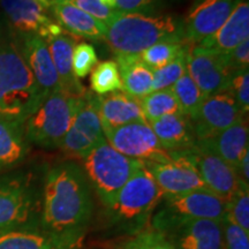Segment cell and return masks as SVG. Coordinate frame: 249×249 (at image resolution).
Instances as JSON below:
<instances>
[{
    "label": "cell",
    "mask_w": 249,
    "mask_h": 249,
    "mask_svg": "<svg viewBox=\"0 0 249 249\" xmlns=\"http://www.w3.org/2000/svg\"><path fill=\"white\" fill-rule=\"evenodd\" d=\"M91 213V192L85 171L71 161L50 170L43 191V223L51 235L60 240L79 234Z\"/></svg>",
    "instance_id": "6da1fadb"
},
{
    "label": "cell",
    "mask_w": 249,
    "mask_h": 249,
    "mask_svg": "<svg viewBox=\"0 0 249 249\" xmlns=\"http://www.w3.org/2000/svg\"><path fill=\"white\" fill-rule=\"evenodd\" d=\"M44 98L22 52L0 43V119L23 126Z\"/></svg>",
    "instance_id": "7a4b0ae2"
},
{
    "label": "cell",
    "mask_w": 249,
    "mask_h": 249,
    "mask_svg": "<svg viewBox=\"0 0 249 249\" xmlns=\"http://www.w3.org/2000/svg\"><path fill=\"white\" fill-rule=\"evenodd\" d=\"M164 39H183L182 21L170 14L121 13L107 26L105 36L116 55L141 54Z\"/></svg>",
    "instance_id": "3957f363"
},
{
    "label": "cell",
    "mask_w": 249,
    "mask_h": 249,
    "mask_svg": "<svg viewBox=\"0 0 249 249\" xmlns=\"http://www.w3.org/2000/svg\"><path fill=\"white\" fill-rule=\"evenodd\" d=\"M82 160L87 179L108 209L123 186L143 165L141 160L120 154L107 140L93 148Z\"/></svg>",
    "instance_id": "277c9868"
},
{
    "label": "cell",
    "mask_w": 249,
    "mask_h": 249,
    "mask_svg": "<svg viewBox=\"0 0 249 249\" xmlns=\"http://www.w3.org/2000/svg\"><path fill=\"white\" fill-rule=\"evenodd\" d=\"M82 98L57 91L43 99L37 110L23 124L28 141L40 147L58 148L70 129Z\"/></svg>",
    "instance_id": "5b68a950"
},
{
    "label": "cell",
    "mask_w": 249,
    "mask_h": 249,
    "mask_svg": "<svg viewBox=\"0 0 249 249\" xmlns=\"http://www.w3.org/2000/svg\"><path fill=\"white\" fill-rule=\"evenodd\" d=\"M152 227L176 249H224L220 222L177 216L164 209L155 217Z\"/></svg>",
    "instance_id": "8992f818"
},
{
    "label": "cell",
    "mask_w": 249,
    "mask_h": 249,
    "mask_svg": "<svg viewBox=\"0 0 249 249\" xmlns=\"http://www.w3.org/2000/svg\"><path fill=\"white\" fill-rule=\"evenodd\" d=\"M164 195L144 163L118 193L110 211L123 220L142 219L157 207Z\"/></svg>",
    "instance_id": "52a82bcc"
},
{
    "label": "cell",
    "mask_w": 249,
    "mask_h": 249,
    "mask_svg": "<svg viewBox=\"0 0 249 249\" xmlns=\"http://www.w3.org/2000/svg\"><path fill=\"white\" fill-rule=\"evenodd\" d=\"M103 132L108 144L126 157L143 163L171 160V154L164 150L147 121L104 128Z\"/></svg>",
    "instance_id": "ba28073f"
},
{
    "label": "cell",
    "mask_w": 249,
    "mask_h": 249,
    "mask_svg": "<svg viewBox=\"0 0 249 249\" xmlns=\"http://www.w3.org/2000/svg\"><path fill=\"white\" fill-rule=\"evenodd\" d=\"M186 71L205 98L226 91L233 71L226 61V54L187 43L185 52Z\"/></svg>",
    "instance_id": "9c48e42d"
},
{
    "label": "cell",
    "mask_w": 249,
    "mask_h": 249,
    "mask_svg": "<svg viewBox=\"0 0 249 249\" xmlns=\"http://www.w3.org/2000/svg\"><path fill=\"white\" fill-rule=\"evenodd\" d=\"M35 205V195L24 177H0V233L26 225Z\"/></svg>",
    "instance_id": "30bf717a"
},
{
    "label": "cell",
    "mask_w": 249,
    "mask_h": 249,
    "mask_svg": "<svg viewBox=\"0 0 249 249\" xmlns=\"http://www.w3.org/2000/svg\"><path fill=\"white\" fill-rule=\"evenodd\" d=\"M105 136L91 93L86 92L70 129L58 148L70 158L83 160Z\"/></svg>",
    "instance_id": "8fae6325"
},
{
    "label": "cell",
    "mask_w": 249,
    "mask_h": 249,
    "mask_svg": "<svg viewBox=\"0 0 249 249\" xmlns=\"http://www.w3.org/2000/svg\"><path fill=\"white\" fill-rule=\"evenodd\" d=\"M182 152L194 164L205 188L226 202L235 194L242 183H245L231 165L209 149L196 143L194 148Z\"/></svg>",
    "instance_id": "7c38bea8"
},
{
    "label": "cell",
    "mask_w": 249,
    "mask_h": 249,
    "mask_svg": "<svg viewBox=\"0 0 249 249\" xmlns=\"http://www.w3.org/2000/svg\"><path fill=\"white\" fill-rule=\"evenodd\" d=\"M170 154V160L144 163L164 196L207 189L194 164L182 151Z\"/></svg>",
    "instance_id": "4fadbf2b"
},
{
    "label": "cell",
    "mask_w": 249,
    "mask_h": 249,
    "mask_svg": "<svg viewBox=\"0 0 249 249\" xmlns=\"http://www.w3.org/2000/svg\"><path fill=\"white\" fill-rule=\"evenodd\" d=\"M240 0H195L182 21L183 39L198 44L226 22Z\"/></svg>",
    "instance_id": "5bb4252c"
},
{
    "label": "cell",
    "mask_w": 249,
    "mask_h": 249,
    "mask_svg": "<svg viewBox=\"0 0 249 249\" xmlns=\"http://www.w3.org/2000/svg\"><path fill=\"white\" fill-rule=\"evenodd\" d=\"M242 119H245V114L231 93L223 91L208 96L192 121L196 141L213 138Z\"/></svg>",
    "instance_id": "9a60e30c"
},
{
    "label": "cell",
    "mask_w": 249,
    "mask_h": 249,
    "mask_svg": "<svg viewBox=\"0 0 249 249\" xmlns=\"http://www.w3.org/2000/svg\"><path fill=\"white\" fill-rule=\"evenodd\" d=\"M0 5L12 26L23 36L37 35L48 40L65 31L36 0H0Z\"/></svg>",
    "instance_id": "2e32d148"
},
{
    "label": "cell",
    "mask_w": 249,
    "mask_h": 249,
    "mask_svg": "<svg viewBox=\"0 0 249 249\" xmlns=\"http://www.w3.org/2000/svg\"><path fill=\"white\" fill-rule=\"evenodd\" d=\"M163 200L165 210L177 216L220 222L227 213V202L208 189L164 196Z\"/></svg>",
    "instance_id": "e0dca14e"
},
{
    "label": "cell",
    "mask_w": 249,
    "mask_h": 249,
    "mask_svg": "<svg viewBox=\"0 0 249 249\" xmlns=\"http://www.w3.org/2000/svg\"><path fill=\"white\" fill-rule=\"evenodd\" d=\"M91 98L103 129L147 121L143 114L141 99L134 98L123 90L102 96L91 95Z\"/></svg>",
    "instance_id": "ac0fdd59"
},
{
    "label": "cell",
    "mask_w": 249,
    "mask_h": 249,
    "mask_svg": "<svg viewBox=\"0 0 249 249\" xmlns=\"http://www.w3.org/2000/svg\"><path fill=\"white\" fill-rule=\"evenodd\" d=\"M22 55L44 97L62 90L60 80L44 39L37 35L23 36Z\"/></svg>",
    "instance_id": "d6986e66"
},
{
    "label": "cell",
    "mask_w": 249,
    "mask_h": 249,
    "mask_svg": "<svg viewBox=\"0 0 249 249\" xmlns=\"http://www.w3.org/2000/svg\"><path fill=\"white\" fill-rule=\"evenodd\" d=\"M247 39H249V2L248 0H240L220 29L198 43V45L226 54Z\"/></svg>",
    "instance_id": "ffe728a7"
},
{
    "label": "cell",
    "mask_w": 249,
    "mask_h": 249,
    "mask_svg": "<svg viewBox=\"0 0 249 249\" xmlns=\"http://www.w3.org/2000/svg\"><path fill=\"white\" fill-rule=\"evenodd\" d=\"M45 42L60 80L62 91L82 98L87 91L73 73V50L76 45V37L64 31Z\"/></svg>",
    "instance_id": "44dd1931"
},
{
    "label": "cell",
    "mask_w": 249,
    "mask_h": 249,
    "mask_svg": "<svg viewBox=\"0 0 249 249\" xmlns=\"http://www.w3.org/2000/svg\"><path fill=\"white\" fill-rule=\"evenodd\" d=\"M149 124L160 145L167 152L189 150L197 142L192 120L182 113L170 114Z\"/></svg>",
    "instance_id": "7402d4cb"
},
{
    "label": "cell",
    "mask_w": 249,
    "mask_h": 249,
    "mask_svg": "<svg viewBox=\"0 0 249 249\" xmlns=\"http://www.w3.org/2000/svg\"><path fill=\"white\" fill-rule=\"evenodd\" d=\"M55 22L76 38L105 39L107 27L71 2L61 0L52 7Z\"/></svg>",
    "instance_id": "603a6c76"
},
{
    "label": "cell",
    "mask_w": 249,
    "mask_h": 249,
    "mask_svg": "<svg viewBox=\"0 0 249 249\" xmlns=\"http://www.w3.org/2000/svg\"><path fill=\"white\" fill-rule=\"evenodd\" d=\"M248 139V124L245 118L213 138L196 143L214 152L236 171L239 161L249 149Z\"/></svg>",
    "instance_id": "cb8c5ba5"
},
{
    "label": "cell",
    "mask_w": 249,
    "mask_h": 249,
    "mask_svg": "<svg viewBox=\"0 0 249 249\" xmlns=\"http://www.w3.org/2000/svg\"><path fill=\"white\" fill-rule=\"evenodd\" d=\"M116 62L124 92L138 99L152 92L154 71L143 62L140 54L117 55Z\"/></svg>",
    "instance_id": "d4e9b609"
},
{
    "label": "cell",
    "mask_w": 249,
    "mask_h": 249,
    "mask_svg": "<svg viewBox=\"0 0 249 249\" xmlns=\"http://www.w3.org/2000/svg\"><path fill=\"white\" fill-rule=\"evenodd\" d=\"M27 141L22 124L0 119V171L14 167L24 160Z\"/></svg>",
    "instance_id": "484cf974"
},
{
    "label": "cell",
    "mask_w": 249,
    "mask_h": 249,
    "mask_svg": "<svg viewBox=\"0 0 249 249\" xmlns=\"http://www.w3.org/2000/svg\"><path fill=\"white\" fill-rule=\"evenodd\" d=\"M0 249H61L53 235L24 230L0 233Z\"/></svg>",
    "instance_id": "4316f807"
},
{
    "label": "cell",
    "mask_w": 249,
    "mask_h": 249,
    "mask_svg": "<svg viewBox=\"0 0 249 249\" xmlns=\"http://www.w3.org/2000/svg\"><path fill=\"white\" fill-rule=\"evenodd\" d=\"M171 91L178 103L180 112L183 116L188 117L192 121L194 120L205 97L198 89V87L195 85L194 81L192 80V77L187 74V71L174 83L171 88Z\"/></svg>",
    "instance_id": "83f0119b"
},
{
    "label": "cell",
    "mask_w": 249,
    "mask_h": 249,
    "mask_svg": "<svg viewBox=\"0 0 249 249\" xmlns=\"http://www.w3.org/2000/svg\"><path fill=\"white\" fill-rule=\"evenodd\" d=\"M187 42L182 39H164L143 51L140 57L152 71L166 66L186 51Z\"/></svg>",
    "instance_id": "f1b7e54d"
},
{
    "label": "cell",
    "mask_w": 249,
    "mask_h": 249,
    "mask_svg": "<svg viewBox=\"0 0 249 249\" xmlns=\"http://www.w3.org/2000/svg\"><path fill=\"white\" fill-rule=\"evenodd\" d=\"M142 110L148 124L170 114L181 113L171 89L152 91L141 99Z\"/></svg>",
    "instance_id": "f546056e"
},
{
    "label": "cell",
    "mask_w": 249,
    "mask_h": 249,
    "mask_svg": "<svg viewBox=\"0 0 249 249\" xmlns=\"http://www.w3.org/2000/svg\"><path fill=\"white\" fill-rule=\"evenodd\" d=\"M90 87L92 91L99 96L123 90L116 60H105L96 65L91 71Z\"/></svg>",
    "instance_id": "4dcf8cb0"
},
{
    "label": "cell",
    "mask_w": 249,
    "mask_h": 249,
    "mask_svg": "<svg viewBox=\"0 0 249 249\" xmlns=\"http://www.w3.org/2000/svg\"><path fill=\"white\" fill-rule=\"evenodd\" d=\"M226 217L249 233V188L242 183L234 195L227 201Z\"/></svg>",
    "instance_id": "1f68e13d"
},
{
    "label": "cell",
    "mask_w": 249,
    "mask_h": 249,
    "mask_svg": "<svg viewBox=\"0 0 249 249\" xmlns=\"http://www.w3.org/2000/svg\"><path fill=\"white\" fill-rule=\"evenodd\" d=\"M186 52V51H185ZM185 52L174 59L166 66L154 71V80H152V91L171 89L174 83L186 74Z\"/></svg>",
    "instance_id": "d6a6232c"
},
{
    "label": "cell",
    "mask_w": 249,
    "mask_h": 249,
    "mask_svg": "<svg viewBox=\"0 0 249 249\" xmlns=\"http://www.w3.org/2000/svg\"><path fill=\"white\" fill-rule=\"evenodd\" d=\"M119 249H176L157 230L149 229L124 241Z\"/></svg>",
    "instance_id": "836d02e7"
},
{
    "label": "cell",
    "mask_w": 249,
    "mask_h": 249,
    "mask_svg": "<svg viewBox=\"0 0 249 249\" xmlns=\"http://www.w3.org/2000/svg\"><path fill=\"white\" fill-rule=\"evenodd\" d=\"M98 64L96 50L89 43L81 42L73 50V73L76 79H83Z\"/></svg>",
    "instance_id": "e575fe53"
},
{
    "label": "cell",
    "mask_w": 249,
    "mask_h": 249,
    "mask_svg": "<svg viewBox=\"0 0 249 249\" xmlns=\"http://www.w3.org/2000/svg\"><path fill=\"white\" fill-rule=\"evenodd\" d=\"M226 91L231 93L242 113L247 116L249 110V71H233Z\"/></svg>",
    "instance_id": "d590c367"
},
{
    "label": "cell",
    "mask_w": 249,
    "mask_h": 249,
    "mask_svg": "<svg viewBox=\"0 0 249 249\" xmlns=\"http://www.w3.org/2000/svg\"><path fill=\"white\" fill-rule=\"evenodd\" d=\"M224 249H249V233L225 216L220 220Z\"/></svg>",
    "instance_id": "8d00e7d4"
},
{
    "label": "cell",
    "mask_w": 249,
    "mask_h": 249,
    "mask_svg": "<svg viewBox=\"0 0 249 249\" xmlns=\"http://www.w3.org/2000/svg\"><path fill=\"white\" fill-rule=\"evenodd\" d=\"M65 1L71 2L81 11L86 12L87 14L91 15L96 20L101 21L105 26H108L112 21L116 18L118 15H120V12L112 11V9L107 8L101 2V0H65Z\"/></svg>",
    "instance_id": "74e56055"
},
{
    "label": "cell",
    "mask_w": 249,
    "mask_h": 249,
    "mask_svg": "<svg viewBox=\"0 0 249 249\" xmlns=\"http://www.w3.org/2000/svg\"><path fill=\"white\" fill-rule=\"evenodd\" d=\"M161 0H116L120 13H155Z\"/></svg>",
    "instance_id": "f35d334b"
},
{
    "label": "cell",
    "mask_w": 249,
    "mask_h": 249,
    "mask_svg": "<svg viewBox=\"0 0 249 249\" xmlns=\"http://www.w3.org/2000/svg\"><path fill=\"white\" fill-rule=\"evenodd\" d=\"M226 61L232 71L248 70L249 66V39L242 42L231 52L226 53Z\"/></svg>",
    "instance_id": "ab89813d"
},
{
    "label": "cell",
    "mask_w": 249,
    "mask_h": 249,
    "mask_svg": "<svg viewBox=\"0 0 249 249\" xmlns=\"http://www.w3.org/2000/svg\"><path fill=\"white\" fill-rule=\"evenodd\" d=\"M236 173L245 183H248L249 180V149L245 152L242 158L239 161L238 167H236Z\"/></svg>",
    "instance_id": "60d3db41"
},
{
    "label": "cell",
    "mask_w": 249,
    "mask_h": 249,
    "mask_svg": "<svg viewBox=\"0 0 249 249\" xmlns=\"http://www.w3.org/2000/svg\"><path fill=\"white\" fill-rule=\"evenodd\" d=\"M37 2L40 6H43L46 11H49V9H52V7H53L54 5H57L58 2H60L61 0H36Z\"/></svg>",
    "instance_id": "b9f144b4"
}]
</instances>
